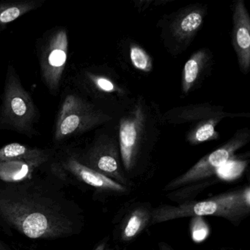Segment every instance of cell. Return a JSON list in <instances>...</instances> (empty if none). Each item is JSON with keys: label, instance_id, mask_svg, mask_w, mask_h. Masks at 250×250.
I'll return each instance as SVG.
<instances>
[{"label": "cell", "instance_id": "obj_1", "mask_svg": "<svg viewBox=\"0 0 250 250\" xmlns=\"http://www.w3.org/2000/svg\"><path fill=\"white\" fill-rule=\"evenodd\" d=\"M0 216L32 239H50L72 232L73 223L60 203L22 185L0 188Z\"/></svg>", "mask_w": 250, "mask_h": 250}, {"label": "cell", "instance_id": "obj_2", "mask_svg": "<svg viewBox=\"0 0 250 250\" xmlns=\"http://www.w3.org/2000/svg\"><path fill=\"white\" fill-rule=\"evenodd\" d=\"M40 118L31 93L24 88L15 67L8 65L0 104V131H14L33 138L39 135Z\"/></svg>", "mask_w": 250, "mask_h": 250}, {"label": "cell", "instance_id": "obj_3", "mask_svg": "<svg viewBox=\"0 0 250 250\" xmlns=\"http://www.w3.org/2000/svg\"><path fill=\"white\" fill-rule=\"evenodd\" d=\"M250 211V188L247 187L201 201L159 206L150 213V220L156 224L188 216H213L235 222L247 216Z\"/></svg>", "mask_w": 250, "mask_h": 250}, {"label": "cell", "instance_id": "obj_4", "mask_svg": "<svg viewBox=\"0 0 250 250\" xmlns=\"http://www.w3.org/2000/svg\"><path fill=\"white\" fill-rule=\"evenodd\" d=\"M110 117L80 94L71 92L62 97L53 129L58 144L83 135L110 120Z\"/></svg>", "mask_w": 250, "mask_h": 250}, {"label": "cell", "instance_id": "obj_5", "mask_svg": "<svg viewBox=\"0 0 250 250\" xmlns=\"http://www.w3.org/2000/svg\"><path fill=\"white\" fill-rule=\"evenodd\" d=\"M68 30L56 27L46 31L38 42L41 77L49 93L57 96L62 85L68 61Z\"/></svg>", "mask_w": 250, "mask_h": 250}, {"label": "cell", "instance_id": "obj_6", "mask_svg": "<svg viewBox=\"0 0 250 250\" xmlns=\"http://www.w3.org/2000/svg\"><path fill=\"white\" fill-rule=\"evenodd\" d=\"M152 117L144 100H138L120 121L118 144L123 165L131 170L136 163L142 146L150 138Z\"/></svg>", "mask_w": 250, "mask_h": 250}, {"label": "cell", "instance_id": "obj_7", "mask_svg": "<svg viewBox=\"0 0 250 250\" xmlns=\"http://www.w3.org/2000/svg\"><path fill=\"white\" fill-rule=\"evenodd\" d=\"M250 139V129L246 128L238 130L223 146L202 158L185 173L172 180L165 189L171 191L211 176L216 169L232 159L235 152L246 146Z\"/></svg>", "mask_w": 250, "mask_h": 250}, {"label": "cell", "instance_id": "obj_8", "mask_svg": "<svg viewBox=\"0 0 250 250\" xmlns=\"http://www.w3.org/2000/svg\"><path fill=\"white\" fill-rule=\"evenodd\" d=\"M206 14L203 6L187 7L177 12L165 33L168 42L177 49L187 48L203 25Z\"/></svg>", "mask_w": 250, "mask_h": 250}, {"label": "cell", "instance_id": "obj_9", "mask_svg": "<svg viewBox=\"0 0 250 250\" xmlns=\"http://www.w3.org/2000/svg\"><path fill=\"white\" fill-rule=\"evenodd\" d=\"M119 144L106 135L99 136L86 153L82 163L106 176L122 179L120 165Z\"/></svg>", "mask_w": 250, "mask_h": 250}, {"label": "cell", "instance_id": "obj_10", "mask_svg": "<svg viewBox=\"0 0 250 250\" xmlns=\"http://www.w3.org/2000/svg\"><path fill=\"white\" fill-rule=\"evenodd\" d=\"M232 24V46L240 71L247 74L250 68V17L242 0H238L234 4Z\"/></svg>", "mask_w": 250, "mask_h": 250}, {"label": "cell", "instance_id": "obj_11", "mask_svg": "<svg viewBox=\"0 0 250 250\" xmlns=\"http://www.w3.org/2000/svg\"><path fill=\"white\" fill-rule=\"evenodd\" d=\"M245 113H228L221 106L210 104H196L175 108L165 115V120L169 124H194L213 118H237L245 116Z\"/></svg>", "mask_w": 250, "mask_h": 250}, {"label": "cell", "instance_id": "obj_12", "mask_svg": "<svg viewBox=\"0 0 250 250\" xmlns=\"http://www.w3.org/2000/svg\"><path fill=\"white\" fill-rule=\"evenodd\" d=\"M63 165L65 169L69 171L79 179L95 188L109 190L116 192H123L125 191V188L122 184L88 167L82 163L75 156H71L67 158L64 161Z\"/></svg>", "mask_w": 250, "mask_h": 250}, {"label": "cell", "instance_id": "obj_13", "mask_svg": "<svg viewBox=\"0 0 250 250\" xmlns=\"http://www.w3.org/2000/svg\"><path fill=\"white\" fill-rule=\"evenodd\" d=\"M47 158L46 150L30 147L21 143H10L0 148V163L12 161H24L37 167L46 161Z\"/></svg>", "mask_w": 250, "mask_h": 250}, {"label": "cell", "instance_id": "obj_14", "mask_svg": "<svg viewBox=\"0 0 250 250\" xmlns=\"http://www.w3.org/2000/svg\"><path fill=\"white\" fill-rule=\"evenodd\" d=\"M210 53L206 49L194 52L184 65L182 74V91L188 94L197 84L209 65Z\"/></svg>", "mask_w": 250, "mask_h": 250}, {"label": "cell", "instance_id": "obj_15", "mask_svg": "<svg viewBox=\"0 0 250 250\" xmlns=\"http://www.w3.org/2000/svg\"><path fill=\"white\" fill-rule=\"evenodd\" d=\"M45 0H16L0 2V33L23 16L42 8Z\"/></svg>", "mask_w": 250, "mask_h": 250}, {"label": "cell", "instance_id": "obj_16", "mask_svg": "<svg viewBox=\"0 0 250 250\" xmlns=\"http://www.w3.org/2000/svg\"><path fill=\"white\" fill-rule=\"evenodd\" d=\"M77 84L92 93L106 95H121L123 93L121 87L112 77L93 71H83L77 78Z\"/></svg>", "mask_w": 250, "mask_h": 250}, {"label": "cell", "instance_id": "obj_17", "mask_svg": "<svg viewBox=\"0 0 250 250\" xmlns=\"http://www.w3.org/2000/svg\"><path fill=\"white\" fill-rule=\"evenodd\" d=\"M223 118H213L194 123L187 133V141L191 145H198L207 141L217 140L219 134L216 126Z\"/></svg>", "mask_w": 250, "mask_h": 250}, {"label": "cell", "instance_id": "obj_18", "mask_svg": "<svg viewBox=\"0 0 250 250\" xmlns=\"http://www.w3.org/2000/svg\"><path fill=\"white\" fill-rule=\"evenodd\" d=\"M34 165L24 161L0 163V178L8 182H19L30 175Z\"/></svg>", "mask_w": 250, "mask_h": 250}, {"label": "cell", "instance_id": "obj_19", "mask_svg": "<svg viewBox=\"0 0 250 250\" xmlns=\"http://www.w3.org/2000/svg\"><path fill=\"white\" fill-rule=\"evenodd\" d=\"M150 219V214L143 208H137L131 213L128 219L124 230L122 238L125 241H129L137 236L144 229Z\"/></svg>", "mask_w": 250, "mask_h": 250}, {"label": "cell", "instance_id": "obj_20", "mask_svg": "<svg viewBox=\"0 0 250 250\" xmlns=\"http://www.w3.org/2000/svg\"><path fill=\"white\" fill-rule=\"evenodd\" d=\"M130 61L136 69L143 72H150L153 68V60L143 48L131 43L129 49Z\"/></svg>", "mask_w": 250, "mask_h": 250}, {"label": "cell", "instance_id": "obj_21", "mask_svg": "<svg viewBox=\"0 0 250 250\" xmlns=\"http://www.w3.org/2000/svg\"><path fill=\"white\" fill-rule=\"evenodd\" d=\"M247 165L246 161L234 160L232 159L216 169L215 174L223 181H233L241 176Z\"/></svg>", "mask_w": 250, "mask_h": 250}, {"label": "cell", "instance_id": "obj_22", "mask_svg": "<svg viewBox=\"0 0 250 250\" xmlns=\"http://www.w3.org/2000/svg\"><path fill=\"white\" fill-rule=\"evenodd\" d=\"M191 236L195 243H201L208 237L210 234L208 225L203 216H192L190 224Z\"/></svg>", "mask_w": 250, "mask_h": 250}, {"label": "cell", "instance_id": "obj_23", "mask_svg": "<svg viewBox=\"0 0 250 250\" xmlns=\"http://www.w3.org/2000/svg\"><path fill=\"white\" fill-rule=\"evenodd\" d=\"M159 247L160 250H174L172 247L164 242L159 243Z\"/></svg>", "mask_w": 250, "mask_h": 250}, {"label": "cell", "instance_id": "obj_24", "mask_svg": "<svg viewBox=\"0 0 250 250\" xmlns=\"http://www.w3.org/2000/svg\"><path fill=\"white\" fill-rule=\"evenodd\" d=\"M94 250H107L106 249V245H105V244H100V245L98 246L97 247H96V249H95Z\"/></svg>", "mask_w": 250, "mask_h": 250}, {"label": "cell", "instance_id": "obj_25", "mask_svg": "<svg viewBox=\"0 0 250 250\" xmlns=\"http://www.w3.org/2000/svg\"><path fill=\"white\" fill-rule=\"evenodd\" d=\"M0 250H8L5 246L1 242H0Z\"/></svg>", "mask_w": 250, "mask_h": 250}]
</instances>
